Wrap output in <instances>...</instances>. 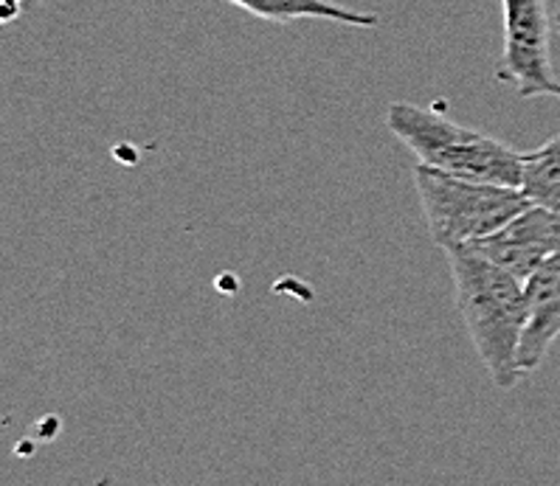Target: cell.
I'll return each instance as SVG.
<instances>
[{"mask_svg":"<svg viewBox=\"0 0 560 486\" xmlns=\"http://www.w3.org/2000/svg\"><path fill=\"white\" fill-rule=\"evenodd\" d=\"M231 7L254 14L257 21L288 26L296 21H324L352 28H377L381 17L361 9L341 7L336 0H225Z\"/></svg>","mask_w":560,"mask_h":486,"instance_id":"obj_7","label":"cell"},{"mask_svg":"<svg viewBox=\"0 0 560 486\" xmlns=\"http://www.w3.org/2000/svg\"><path fill=\"white\" fill-rule=\"evenodd\" d=\"M468 248L527 284L535 270L544 268L560 250V211L527 205L504 228Z\"/></svg>","mask_w":560,"mask_h":486,"instance_id":"obj_5","label":"cell"},{"mask_svg":"<svg viewBox=\"0 0 560 486\" xmlns=\"http://www.w3.org/2000/svg\"><path fill=\"white\" fill-rule=\"evenodd\" d=\"M415 189L425 228L442 250L481 242L533 205L515 186L462 180L420 164Z\"/></svg>","mask_w":560,"mask_h":486,"instance_id":"obj_3","label":"cell"},{"mask_svg":"<svg viewBox=\"0 0 560 486\" xmlns=\"http://www.w3.org/2000/svg\"><path fill=\"white\" fill-rule=\"evenodd\" d=\"M527 329L518 348L524 377L538 371L560 337V250L527 282Z\"/></svg>","mask_w":560,"mask_h":486,"instance_id":"obj_6","label":"cell"},{"mask_svg":"<svg viewBox=\"0 0 560 486\" xmlns=\"http://www.w3.org/2000/svg\"><path fill=\"white\" fill-rule=\"evenodd\" d=\"M386 127L406 150H411L420 166L445 171L462 180L515 186L521 189V155L504 141L442 116L434 107L411 102H392L386 110Z\"/></svg>","mask_w":560,"mask_h":486,"instance_id":"obj_2","label":"cell"},{"mask_svg":"<svg viewBox=\"0 0 560 486\" xmlns=\"http://www.w3.org/2000/svg\"><path fill=\"white\" fill-rule=\"evenodd\" d=\"M504 48L495 62V80L513 85L521 99L549 96L552 76V28L547 0H501Z\"/></svg>","mask_w":560,"mask_h":486,"instance_id":"obj_4","label":"cell"},{"mask_svg":"<svg viewBox=\"0 0 560 486\" xmlns=\"http://www.w3.org/2000/svg\"><path fill=\"white\" fill-rule=\"evenodd\" d=\"M555 32L560 34V14H558V17H555ZM549 96H558V99H560V82H555L552 91H549Z\"/></svg>","mask_w":560,"mask_h":486,"instance_id":"obj_9","label":"cell"},{"mask_svg":"<svg viewBox=\"0 0 560 486\" xmlns=\"http://www.w3.org/2000/svg\"><path fill=\"white\" fill-rule=\"evenodd\" d=\"M521 191L533 205L560 211V135L521 155Z\"/></svg>","mask_w":560,"mask_h":486,"instance_id":"obj_8","label":"cell"},{"mask_svg":"<svg viewBox=\"0 0 560 486\" xmlns=\"http://www.w3.org/2000/svg\"><path fill=\"white\" fill-rule=\"evenodd\" d=\"M445 259L454 282L456 309L476 355L493 386L510 391L524 380L518 348L529 316L527 284L474 248H448Z\"/></svg>","mask_w":560,"mask_h":486,"instance_id":"obj_1","label":"cell"}]
</instances>
